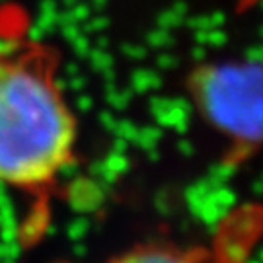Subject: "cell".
<instances>
[{"mask_svg": "<svg viewBox=\"0 0 263 263\" xmlns=\"http://www.w3.org/2000/svg\"><path fill=\"white\" fill-rule=\"evenodd\" d=\"M252 263H261V261H252Z\"/></svg>", "mask_w": 263, "mask_h": 263, "instance_id": "5", "label": "cell"}, {"mask_svg": "<svg viewBox=\"0 0 263 263\" xmlns=\"http://www.w3.org/2000/svg\"><path fill=\"white\" fill-rule=\"evenodd\" d=\"M189 88L213 127L244 146L263 144V65L199 66Z\"/></svg>", "mask_w": 263, "mask_h": 263, "instance_id": "2", "label": "cell"}, {"mask_svg": "<svg viewBox=\"0 0 263 263\" xmlns=\"http://www.w3.org/2000/svg\"><path fill=\"white\" fill-rule=\"evenodd\" d=\"M259 261H263V250H261V257H259Z\"/></svg>", "mask_w": 263, "mask_h": 263, "instance_id": "4", "label": "cell"}, {"mask_svg": "<svg viewBox=\"0 0 263 263\" xmlns=\"http://www.w3.org/2000/svg\"><path fill=\"white\" fill-rule=\"evenodd\" d=\"M113 263H195L189 255L181 254L172 248H162V246H151V248H141L131 254L123 255Z\"/></svg>", "mask_w": 263, "mask_h": 263, "instance_id": "3", "label": "cell"}, {"mask_svg": "<svg viewBox=\"0 0 263 263\" xmlns=\"http://www.w3.org/2000/svg\"><path fill=\"white\" fill-rule=\"evenodd\" d=\"M47 41L0 45V185L41 189L72 162L76 117Z\"/></svg>", "mask_w": 263, "mask_h": 263, "instance_id": "1", "label": "cell"}]
</instances>
